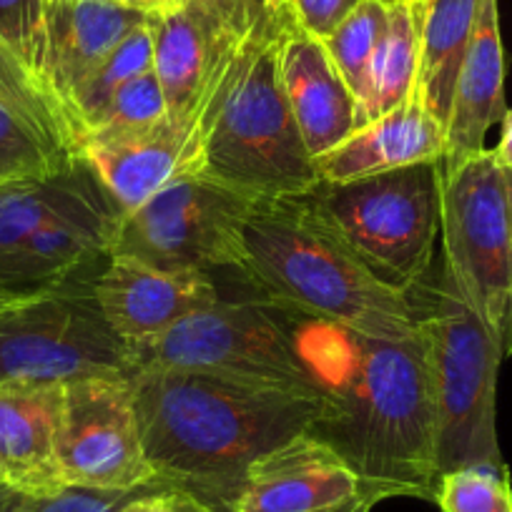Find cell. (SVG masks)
<instances>
[{"label":"cell","instance_id":"d4e9b609","mask_svg":"<svg viewBox=\"0 0 512 512\" xmlns=\"http://www.w3.org/2000/svg\"><path fill=\"white\" fill-rule=\"evenodd\" d=\"M76 161L23 113L0 101V186L51 179Z\"/></svg>","mask_w":512,"mask_h":512},{"label":"cell","instance_id":"f35d334b","mask_svg":"<svg viewBox=\"0 0 512 512\" xmlns=\"http://www.w3.org/2000/svg\"><path fill=\"white\" fill-rule=\"evenodd\" d=\"M379 3H384V6H395V3H400V0H379Z\"/></svg>","mask_w":512,"mask_h":512},{"label":"cell","instance_id":"f546056e","mask_svg":"<svg viewBox=\"0 0 512 512\" xmlns=\"http://www.w3.org/2000/svg\"><path fill=\"white\" fill-rule=\"evenodd\" d=\"M0 38L43 81V0H0Z\"/></svg>","mask_w":512,"mask_h":512},{"label":"cell","instance_id":"e0dca14e","mask_svg":"<svg viewBox=\"0 0 512 512\" xmlns=\"http://www.w3.org/2000/svg\"><path fill=\"white\" fill-rule=\"evenodd\" d=\"M279 78L309 156L319 159L357 131V98L322 38L297 26L289 11L279 41Z\"/></svg>","mask_w":512,"mask_h":512},{"label":"cell","instance_id":"7402d4cb","mask_svg":"<svg viewBox=\"0 0 512 512\" xmlns=\"http://www.w3.org/2000/svg\"><path fill=\"white\" fill-rule=\"evenodd\" d=\"M417 6V3H415ZM482 0H425L420 13V73L417 93L432 118L447 128L452 96L475 33Z\"/></svg>","mask_w":512,"mask_h":512},{"label":"cell","instance_id":"b9f144b4","mask_svg":"<svg viewBox=\"0 0 512 512\" xmlns=\"http://www.w3.org/2000/svg\"><path fill=\"white\" fill-rule=\"evenodd\" d=\"M410 3H417V6H420V3H425V0H410Z\"/></svg>","mask_w":512,"mask_h":512},{"label":"cell","instance_id":"7c38bea8","mask_svg":"<svg viewBox=\"0 0 512 512\" xmlns=\"http://www.w3.org/2000/svg\"><path fill=\"white\" fill-rule=\"evenodd\" d=\"M267 3V0H264ZM264 3L256 0H171L146 16L154 71L174 118H189L219 68L249 33Z\"/></svg>","mask_w":512,"mask_h":512},{"label":"cell","instance_id":"74e56055","mask_svg":"<svg viewBox=\"0 0 512 512\" xmlns=\"http://www.w3.org/2000/svg\"><path fill=\"white\" fill-rule=\"evenodd\" d=\"M505 171V191H507V216H510V231H512V169Z\"/></svg>","mask_w":512,"mask_h":512},{"label":"cell","instance_id":"8992f818","mask_svg":"<svg viewBox=\"0 0 512 512\" xmlns=\"http://www.w3.org/2000/svg\"><path fill=\"white\" fill-rule=\"evenodd\" d=\"M307 199L379 282L405 294L422 282L440 231L442 161L339 184L319 181Z\"/></svg>","mask_w":512,"mask_h":512},{"label":"cell","instance_id":"52a82bcc","mask_svg":"<svg viewBox=\"0 0 512 512\" xmlns=\"http://www.w3.org/2000/svg\"><path fill=\"white\" fill-rule=\"evenodd\" d=\"M131 347L111 329L83 274L0 307V382L131 377Z\"/></svg>","mask_w":512,"mask_h":512},{"label":"cell","instance_id":"1f68e13d","mask_svg":"<svg viewBox=\"0 0 512 512\" xmlns=\"http://www.w3.org/2000/svg\"><path fill=\"white\" fill-rule=\"evenodd\" d=\"M362 0H287L299 28L317 38H327Z\"/></svg>","mask_w":512,"mask_h":512},{"label":"cell","instance_id":"6da1fadb","mask_svg":"<svg viewBox=\"0 0 512 512\" xmlns=\"http://www.w3.org/2000/svg\"><path fill=\"white\" fill-rule=\"evenodd\" d=\"M274 307L322 400L309 435L352 467L374 502L435 500V405L420 324L415 334L382 339Z\"/></svg>","mask_w":512,"mask_h":512},{"label":"cell","instance_id":"ab89813d","mask_svg":"<svg viewBox=\"0 0 512 512\" xmlns=\"http://www.w3.org/2000/svg\"><path fill=\"white\" fill-rule=\"evenodd\" d=\"M11 186H13V184H6V186H0V196L6 194V191H8V189H11Z\"/></svg>","mask_w":512,"mask_h":512},{"label":"cell","instance_id":"60d3db41","mask_svg":"<svg viewBox=\"0 0 512 512\" xmlns=\"http://www.w3.org/2000/svg\"><path fill=\"white\" fill-rule=\"evenodd\" d=\"M6 302H11V299H6V297H0V307H3V304Z\"/></svg>","mask_w":512,"mask_h":512},{"label":"cell","instance_id":"d6986e66","mask_svg":"<svg viewBox=\"0 0 512 512\" xmlns=\"http://www.w3.org/2000/svg\"><path fill=\"white\" fill-rule=\"evenodd\" d=\"M116 216L113 201L103 196L0 251V297H26L86 272L88 264L108 256Z\"/></svg>","mask_w":512,"mask_h":512},{"label":"cell","instance_id":"44dd1931","mask_svg":"<svg viewBox=\"0 0 512 512\" xmlns=\"http://www.w3.org/2000/svg\"><path fill=\"white\" fill-rule=\"evenodd\" d=\"M507 113L505 101V48L500 36L497 0H482L475 33L467 46L452 96L445 136L442 169H455L462 161L485 151V136Z\"/></svg>","mask_w":512,"mask_h":512},{"label":"cell","instance_id":"8d00e7d4","mask_svg":"<svg viewBox=\"0 0 512 512\" xmlns=\"http://www.w3.org/2000/svg\"><path fill=\"white\" fill-rule=\"evenodd\" d=\"M121 3H126V6L131 8H139V11H154V8L159 6H166V3H171V0H121Z\"/></svg>","mask_w":512,"mask_h":512},{"label":"cell","instance_id":"9c48e42d","mask_svg":"<svg viewBox=\"0 0 512 512\" xmlns=\"http://www.w3.org/2000/svg\"><path fill=\"white\" fill-rule=\"evenodd\" d=\"M131 359L134 369H191L314 392L287 324L262 297H219L154 342L131 347Z\"/></svg>","mask_w":512,"mask_h":512},{"label":"cell","instance_id":"4dcf8cb0","mask_svg":"<svg viewBox=\"0 0 512 512\" xmlns=\"http://www.w3.org/2000/svg\"><path fill=\"white\" fill-rule=\"evenodd\" d=\"M154 485L136 487V490H88V487L68 485L58 495L33 497V512H121L134 497Z\"/></svg>","mask_w":512,"mask_h":512},{"label":"cell","instance_id":"e575fe53","mask_svg":"<svg viewBox=\"0 0 512 512\" xmlns=\"http://www.w3.org/2000/svg\"><path fill=\"white\" fill-rule=\"evenodd\" d=\"M0 512H33V497L0 482Z\"/></svg>","mask_w":512,"mask_h":512},{"label":"cell","instance_id":"9a60e30c","mask_svg":"<svg viewBox=\"0 0 512 512\" xmlns=\"http://www.w3.org/2000/svg\"><path fill=\"white\" fill-rule=\"evenodd\" d=\"M93 294L113 332L128 344L154 342L161 334L221 297L204 272H166L128 256H108L93 279Z\"/></svg>","mask_w":512,"mask_h":512},{"label":"cell","instance_id":"4316f807","mask_svg":"<svg viewBox=\"0 0 512 512\" xmlns=\"http://www.w3.org/2000/svg\"><path fill=\"white\" fill-rule=\"evenodd\" d=\"M384 33H387V6L379 3V0H362L339 23L337 31L329 33L322 41L337 71L342 73L347 86L352 88L354 98H357V108H362L364 96H367L369 73H372L374 56H377Z\"/></svg>","mask_w":512,"mask_h":512},{"label":"cell","instance_id":"5b68a950","mask_svg":"<svg viewBox=\"0 0 512 512\" xmlns=\"http://www.w3.org/2000/svg\"><path fill=\"white\" fill-rule=\"evenodd\" d=\"M417 324L430 362L437 477L472 465L502 467L495 405L497 372L505 357L447 269L427 312L417 309Z\"/></svg>","mask_w":512,"mask_h":512},{"label":"cell","instance_id":"8fae6325","mask_svg":"<svg viewBox=\"0 0 512 512\" xmlns=\"http://www.w3.org/2000/svg\"><path fill=\"white\" fill-rule=\"evenodd\" d=\"M58 462L66 485L88 490H136L161 482L146 460L131 379L66 382Z\"/></svg>","mask_w":512,"mask_h":512},{"label":"cell","instance_id":"7a4b0ae2","mask_svg":"<svg viewBox=\"0 0 512 512\" xmlns=\"http://www.w3.org/2000/svg\"><path fill=\"white\" fill-rule=\"evenodd\" d=\"M146 460L161 482L231 512L256 457L317 420L314 392L191 369L131 374Z\"/></svg>","mask_w":512,"mask_h":512},{"label":"cell","instance_id":"277c9868","mask_svg":"<svg viewBox=\"0 0 512 512\" xmlns=\"http://www.w3.org/2000/svg\"><path fill=\"white\" fill-rule=\"evenodd\" d=\"M287 18V0H267L259 8L226 66L206 136L201 176L249 199L299 196L319 184L279 78Z\"/></svg>","mask_w":512,"mask_h":512},{"label":"cell","instance_id":"4fadbf2b","mask_svg":"<svg viewBox=\"0 0 512 512\" xmlns=\"http://www.w3.org/2000/svg\"><path fill=\"white\" fill-rule=\"evenodd\" d=\"M229 61L219 68L189 118H174L166 113L146 131L111 144L88 146L78 154V159L96 174L98 184L103 186L118 214L134 211L174 181L201 174L206 136Z\"/></svg>","mask_w":512,"mask_h":512},{"label":"cell","instance_id":"d6a6232c","mask_svg":"<svg viewBox=\"0 0 512 512\" xmlns=\"http://www.w3.org/2000/svg\"><path fill=\"white\" fill-rule=\"evenodd\" d=\"M121 512H216L191 492L171 485H154L128 502Z\"/></svg>","mask_w":512,"mask_h":512},{"label":"cell","instance_id":"f1b7e54d","mask_svg":"<svg viewBox=\"0 0 512 512\" xmlns=\"http://www.w3.org/2000/svg\"><path fill=\"white\" fill-rule=\"evenodd\" d=\"M432 502L442 512H512L510 470L472 465L442 472Z\"/></svg>","mask_w":512,"mask_h":512},{"label":"cell","instance_id":"ac0fdd59","mask_svg":"<svg viewBox=\"0 0 512 512\" xmlns=\"http://www.w3.org/2000/svg\"><path fill=\"white\" fill-rule=\"evenodd\" d=\"M146 16L121 0H43L41 73L63 116L68 96L123 38L144 26Z\"/></svg>","mask_w":512,"mask_h":512},{"label":"cell","instance_id":"5bb4252c","mask_svg":"<svg viewBox=\"0 0 512 512\" xmlns=\"http://www.w3.org/2000/svg\"><path fill=\"white\" fill-rule=\"evenodd\" d=\"M357 497L367 495L352 467L302 432L251 462L231 512H334Z\"/></svg>","mask_w":512,"mask_h":512},{"label":"cell","instance_id":"2e32d148","mask_svg":"<svg viewBox=\"0 0 512 512\" xmlns=\"http://www.w3.org/2000/svg\"><path fill=\"white\" fill-rule=\"evenodd\" d=\"M63 387L0 382V482L28 497H51L68 487L58 462Z\"/></svg>","mask_w":512,"mask_h":512},{"label":"cell","instance_id":"ffe728a7","mask_svg":"<svg viewBox=\"0 0 512 512\" xmlns=\"http://www.w3.org/2000/svg\"><path fill=\"white\" fill-rule=\"evenodd\" d=\"M445 146V126L430 116L420 93L415 91L402 106L359 126L342 144L314 159V166L319 181L339 184L422 161H442Z\"/></svg>","mask_w":512,"mask_h":512},{"label":"cell","instance_id":"83f0119b","mask_svg":"<svg viewBox=\"0 0 512 512\" xmlns=\"http://www.w3.org/2000/svg\"><path fill=\"white\" fill-rule=\"evenodd\" d=\"M0 101H6L8 106L23 113L33 126L41 128L48 139L76 156L71 128H68L61 106L51 96V91L43 86L41 78L28 71L26 63L11 51V46L3 38H0Z\"/></svg>","mask_w":512,"mask_h":512},{"label":"cell","instance_id":"ba28073f","mask_svg":"<svg viewBox=\"0 0 512 512\" xmlns=\"http://www.w3.org/2000/svg\"><path fill=\"white\" fill-rule=\"evenodd\" d=\"M445 269L472 312L512 357V231L505 171L492 151L442 169Z\"/></svg>","mask_w":512,"mask_h":512},{"label":"cell","instance_id":"484cf974","mask_svg":"<svg viewBox=\"0 0 512 512\" xmlns=\"http://www.w3.org/2000/svg\"><path fill=\"white\" fill-rule=\"evenodd\" d=\"M154 68V46H151V33L146 23L136 28L131 36L123 38L116 51L108 53L96 71L68 96L66 118L71 126L73 151H76V134L81 123L91 116L93 111L103 106L121 86H126L131 78Z\"/></svg>","mask_w":512,"mask_h":512},{"label":"cell","instance_id":"603a6c76","mask_svg":"<svg viewBox=\"0 0 512 512\" xmlns=\"http://www.w3.org/2000/svg\"><path fill=\"white\" fill-rule=\"evenodd\" d=\"M417 73H420V13L415 3L400 0L395 6H387V33L374 56L367 96L359 108V126L402 106L417 91Z\"/></svg>","mask_w":512,"mask_h":512},{"label":"cell","instance_id":"3957f363","mask_svg":"<svg viewBox=\"0 0 512 512\" xmlns=\"http://www.w3.org/2000/svg\"><path fill=\"white\" fill-rule=\"evenodd\" d=\"M236 269L262 299L279 307L369 337L400 339L417 332L410 294L379 282L307 194L251 201Z\"/></svg>","mask_w":512,"mask_h":512},{"label":"cell","instance_id":"30bf717a","mask_svg":"<svg viewBox=\"0 0 512 512\" xmlns=\"http://www.w3.org/2000/svg\"><path fill=\"white\" fill-rule=\"evenodd\" d=\"M251 201L214 179L186 176L116 216L108 256H128L166 272L236 269Z\"/></svg>","mask_w":512,"mask_h":512},{"label":"cell","instance_id":"7bdbcfd3","mask_svg":"<svg viewBox=\"0 0 512 512\" xmlns=\"http://www.w3.org/2000/svg\"><path fill=\"white\" fill-rule=\"evenodd\" d=\"M256 3H264V0H256Z\"/></svg>","mask_w":512,"mask_h":512},{"label":"cell","instance_id":"d590c367","mask_svg":"<svg viewBox=\"0 0 512 512\" xmlns=\"http://www.w3.org/2000/svg\"><path fill=\"white\" fill-rule=\"evenodd\" d=\"M374 505H377V502L369 500V497H357L354 502H349V505L339 507V510H334V512H369Z\"/></svg>","mask_w":512,"mask_h":512},{"label":"cell","instance_id":"cb8c5ba5","mask_svg":"<svg viewBox=\"0 0 512 512\" xmlns=\"http://www.w3.org/2000/svg\"><path fill=\"white\" fill-rule=\"evenodd\" d=\"M166 98L156 71L141 73L118 88L98 111L81 123L76 134V156L88 146H103L146 131L166 116Z\"/></svg>","mask_w":512,"mask_h":512},{"label":"cell","instance_id":"836d02e7","mask_svg":"<svg viewBox=\"0 0 512 512\" xmlns=\"http://www.w3.org/2000/svg\"><path fill=\"white\" fill-rule=\"evenodd\" d=\"M500 126H502L500 141H497V146L492 149V154H495L497 164H500L502 169H512V111L510 108H507Z\"/></svg>","mask_w":512,"mask_h":512}]
</instances>
